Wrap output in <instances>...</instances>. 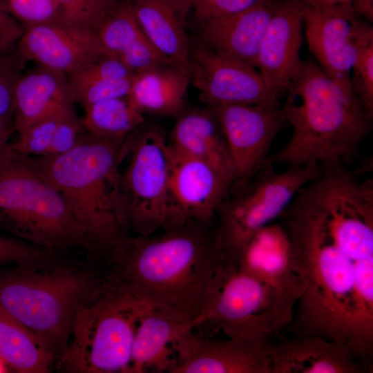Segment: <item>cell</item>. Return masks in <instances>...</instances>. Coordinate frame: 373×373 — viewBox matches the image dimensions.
<instances>
[{"instance_id":"cell-1","label":"cell","mask_w":373,"mask_h":373,"mask_svg":"<svg viewBox=\"0 0 373 373\" xmlns=\"http://www.w3.org/2000/svg\"><path fill=\"white\" fill-rule=\"evenodd\" d=\"M280 218L304 284L294 333L336 341L371 365L372 185L347 173H325L300 188Z\"/></svg>"},{"instance_id":"cell-2","label":"cell","mask_w":373,"mask_h":373,"mask_svg":"<svg viewBox=\"0 0 373 373\" xmlns=\"http://www.w3.org/2000/svg\"><path fill=\"white\" fill-rule=\"evenodd\" d=\"M210 224L189 220L157 235L126 233L99 259L104 292L195 327L222 262Z\"/></svg>"},{"instance_id":"cell-3","label":"cell","mask_w":373,"mask_h":373,"mask_svg":"<svg viewBox=\"0 0 373 373\" xmlns=\"http://www.w3.org/2000/svg\"><path fill=\"white\" fill-rule=\"evenodd\" d=\"M282 104L286 124L292 128L287 142L269 155L260 167L282 164L321 168L347 166L359 155L371 122L352 88L330 77L307 58L292 80Z\"/></svg>"},{"instance_id":"cell-4","label":"cell","mask_w":373,"mask_h":373,"mask_svg":"<svg viewBox=\"0 0 373 373\" xmlns=\"http://www.w3.org/2000/svg\"><path fill=\"white\" fill-rule=\"evenodd\" d=\"M48 250L0 269V305L28 327L56 359L70 338L77 309L104 294L98 262L88 254Z\"/></svg>"},{"instance_id":"cell-5","label":"cell","mask_w":373,"mask_h":373,"mask_svg":"<svg viewBox=\"0 0 373 373\" xmlns=\"http://www.w3.org/2000/svg\"><path fill=\"white\" fill-rule=\"evenodd\" d=\"M122 147L85 130L69 151L33 157L84 230L88 254L97 258L128 232L122 225L119 201Z\"/></svg>"},{"instance_id":"cell-6","label":"cell","mask_w":373,"mask_h":373,"mask_svg":"<svg viewBox=\"0 0 373 373\" xmlns=\"http://www.w3.org/2000/svg\"><path fill=\"white\" fill-rule=\"evenodd\" d=\"M0 228L35 246L84 251L86 233L32 156L8 143L0 158Z\"/></svg>"},{"instance_id":"cell-7","label":"cell","mask_w":373,"mask_h":373,"mask_svg":"<svg viewBox=\"0 0 373 373\" xmlns=\"http://www.w3.org/2000/svg\"><path fill=\"white\" fill-rule=\"evenodd\" d=\"M322 171L314 163L283 172L265 165L249 179L235 180L216 215L214 240L222 260L234 263L251 237L280 218L300 189Z\"/></svg>"},{"instance_id":"cell-8","label":"cell","mask_w":373,"mask_h":373,"mask_svg":"<svg viewBox=\"0 0 373 373\" xmlns=\"http://www.w3.org/2000/svg\"><path fill=\"white\" fill-rule=\"evenodd\" d=\"M146 304L106 293L80 307L69 342L57 359L69 373H129L132 347Z\"/></svg>"},{"instance_id":"cell-9","label":"cell","mask_w":373,"mask_h":373,"mask_svg":"<svg viewBox=\"0 0 373 373\" xmlns=\"http://www.w3.org/2000/svg\"><path fill=\"white\" fill-rule=\"evenodd\" d=\"M118 191L124 228L134 235L149 236L169 226L171 153L163 131L141 125L124 143Z\"/></svg>"},{"instance_id":"cell-10","label":"cell","mask_w":373,"mask_h":373,"mask_svg":"<svg viewBox=\"0 0 373 373\" xmlns=\"http://www.w3.org/2000/svg\"><path fill=\"white\" fill-rule=\"evenodd\" d=\"M276 292L236 263L222 260L202 323H211L228 338L269 341L293 321Z\"/></svg>"},{"instance_id":"cell-11","label":"cell","mask_w":373,"mask_h":373,"mask_svg":"<svg viewBox=\"0 0 373 373\" xmlns=\"http://www.w3.org/2000/svg\"><path fill=\"white\" fill-rule=\"evenodd\" d=\"M304 7L309 50L330 77L352 88L353 62L358 50L373 41L372 26L350 6Z\"/></svg>"},{"instance_id":"cell-12","label":"cell","mask_w":373,"mask_h":373,"mask_svg":"<svg viewBox=\"0 0 373 373\" xmlns=\"http://www.w3.org/2000/svg\"><path fill=\"white\" fill-rule=\"evenodd\" d=\"M190 83L206 106L229 104L281 106L256 69L191 42L187 62Z\"/></svg>"},{"instance_id":"cell-13","label":"cell","mask_w":373,"mask_h":373,"mask_svg":"<svg viewBox=\"0 0 373 373\" xmlns=\"http://www.w3.org/2000/svg\"><path fill=\"white\" fill-rule=\"evenodd\" d=\"M209 107L221 125L236 180L249 179L269 155L275 137L286 124L282 106L229 104Z\"/></svg>"},{"instance_id":"cell-14","label":"cell","mask_w":373,"mask_h":373,"mask_svg":"<svg viewBox=\"0 0 373 373\" xmlns=\"http://www.w3.org/2000/svg\"><path fill=\"white\" fill-rule=\"evenodd\" d=\"M193 330L175 345L177 365L172 373H271L269 341L213 339Z\"/></svg>"},{"instance_id":"cell-15","label":"cell","mask_w":373,"mask_h":373,"mask_svg":"<svg viewBox=\"0 0 373 373\" xmlns=\"http://www.w3.org/2000/svg\"><path fill=\"white\" fill-rule=\"evenodd\" d=\"M170 149L168 227L189 220L211 223L232 184L209 163Z\"/></svg>"},{"instance_id":"cell-16","label":"cell","mask_w":373,"mask_h":373,"mask_svg":"<svg viewBox=\"0 0 373 373\" xmlns=\"http://www.w3.org/2000/svg\"><path fill=\"white\" fill-rule=\"evenodd\" d=\"M22 28L16 50L25 64L32 61L68 76L107 54L93 31L59 21Z\"/></svg>"},{"instance_id":"cell-17","label":"cell","mask_w":373,"mask_h":373,"mask_svg":"<svg viewBox=\"0 0 373 373\" xmlns=\"http://www.w3.org/2000/svg\"><path fill=\"white\" fill-rule=\"evenodd\" d=\"M304 6L299 0H278L262 39L256 68L268 89L279 99L298 73Z\"/></svg>"},{"instance_id":"cell-18","label":"cell","mask_w":373,"mask_h":373,"mask_svg":"<svg viewBox=\"0 0 373 373\" xmlns=\"http://www.w3.org/2000/svg\"><path fill=\"white\" fill-rule=\"evenodd\" d=\"M234 263L271 288L289 309L294 310L304 284L296 270L282 225L269 224L257 231Z\"/></svg>"},{"instance_id":"cell-19","label":"cell","mask_w":373,"mask_h":373,"mask_svg":"<svg viewBox=\"0 0 373 373\" xmlns=\"http://www.w3.org/2000/svg\"><path fill=\"white\" fill-rule=\"evenodd\" d=\"M278 0H265L227 17L198 22L200 44L256 68L260 45Z\"/></svg>"},{"instance_id":"cell-20","label":"cell","mask_w":373,"mask_h":373,"mask_svg":"<svg viewBox=\"0 0 373 373\" xmlns=\"http://www.w3.org/2000/svg\"><path fill=\"white\" fill-rule=\"evenodd\" d=\"M271 373H361L367 370L344 345L316 336L270 345Z\"/></svg>"},{"instance_id":"cell-21","label":"cell","mask_w":373,"mask_h":373,"mask_svg":"<svg viewBox=\"0 0 373 373\" xmlns=\"http://www.w3.org/2000/svg\"><path fill=\"white\" fill-rule=\"evenodd\" d=\"M168 142L173 151L209 163L230 183L236 180L225 137L210 107L185 109L178 116Z\"/></svg>"},{"instance_id":"cell-22","label":"cell","mask_w":373,"mask_h":373,"mask_svg":"<svg viewBox=\"0 0 373 373\" xmlns=\"http://www.w3.org/2000/svg\"><path fill=\"white\" fill-rule=\"evenodd\" d=\"M129 1L147 39L168 61L186 69L191 47L186 28L191 11L187 0Z\"/></svg>"},{"instance_id":"cell-23","label":"cell","mask_w":373,"mask_h":373,"mask_svg":"<svg viewBox=\"0 0 373 373\" xmlns=\"http://www.w3.org/2000/svg\"><path fill=\"white\" fill-rule=\"evenodd\" d=\"M17 133L37 120L74 104L66 75L37 64L19 75L13 93Z\"/></svg>"},{"instance_id":"cell-24","label":"cell","mask_w":373,"mask_h":373,"mask_svg":"<svg viewBox=\"0 0 373 373\" xmlns=\"http://www.w3.org/2000/svg\"><path fill=\"white\" fill-rule=\"evenodd\" d=\"M195 328L149 309L140 318L135 335L129 373H172L177 365L175 345Z\"/></svg>"},{"instance_id":"cell-25","label":"cell","mask_w":373,"mask_h":373,"mask_svg":"<svg viewBox=\"0 0 373 373\" xmlns=\"http://www.w3.org/2000/svg\"><path fill=\"white\" fill-rule=\"evenodd\" d=\"M187 70L166 63L135 75L128 98L143 114L178 116L185 110Z\"/></svg>"},{"instance_id":"cell-26","label":"cell","mask_w":373,"mask_h":373,"mask_svg":"<svg viewBox=\"0 0 373 373\" xmlns=\"http://www.w3.org/2000/svg\"><path fill=\"white\" fill-rule=\"evenodd\" d=\"M84 131L74 104H71L19 131L17 140L10 145L29 156L57 155L72 149Z\"/></svg>"},{"instance_id":"cell-27","label":"cell","mask_w":373,"mask_h":373,"mask_svg":"<svg viewBox=\"0 0 373 373\" xmlns=\"http://www.w3.org/2000/svg\"><path fill=\"white\" fill-rule=\"evenodd\" d=\"M0 358L17 373H47L57 360L28 327L1 305Z\"/></svg>"},{"instance_id":"cell-28","label":"cell","mask_w":373,"mask_h":373,"mask_svg":"<svg viewBox=\"0 0 373 373\" xmlns=\"http://www.w3.org/2000/svg\"><path fill=\"white\" fill-rule=\"evenodd\" d=\"M84 111L80 120L86 131L121 146L145 122L144 114L133 105L128 96L102 101Z\"/></svg>"},{"instance_id":"cell-29","label":"cell","mask_w":373,"mask_h":373,"mask_svg":"<svg viewBox=\"0 0 373 373\" xmlns=\"http://www.w3.org/2000/svg\"><path fill=\"white\" fill-rule=\"evenodd\" d=\"M95 33L106 53L117 57L144 35L129 0H117Z\"/></svg>"},{"instance_id":"cell-30","label":"cell","mask_w":373,"mask_h":373,"mask_svg":"<svg viewBox=\"0 0 373 373\" xmlns=\"http://www.w3.org/2000/svg\"><path fill=\"white\" fill-rule=\"evenodd\" d=\"M133 79V77L122 79L70 80L68 79V81L73 102L74 104H79L84 108L102 101L127 97L131 88Z\"/></svg>"},{"instance_id":"cell-31","label":"cell","mask_w":373,"mask_h":373,"mask_svg":"<svg viewBox=\"0 0 373 373\" xmlns=\"http://www.w3.org/2000/svg\"><path fill=\"white\" fill-rule=\"evenodd\" d=\"M117 0H57L59 21L81 29L96 32L108 12Z\"/></svg>"},{"instance_id":"cell-32","label":"cell","mask_w":373,"mask_h":373,"mask_svg":"<svg viewBox=\"0 0 373 373\" xmlns=\"http://www.w3.org/2000/svg\"><path fill=\"white\" fill-rule=\"evenodd\" d=\"M350 82L367 115L373 118V41L363 46L353 62Z\"/></svg>"},{"instance_id":"cell-33","label":"cell","mask_w":373,"mask_h":373,"mask_svg":"<svg viewBox=\"0 0 373 373\" xmlns=\"http://www.w3.org/2000/svg\"><path fill=\"white\" fill-rule=\"evenodd\" d=\"M6 3L9 13L22 27L59 20L57 0H6Z\"/></svg>"},{"instance_id":"cell-34","label":"cell","mask_w":373,"mask_h":373,"mask_svg":"<svg viewBox=\"0 0 373 373\" xmlns=\"http://www.w3.org/2000/svg\"><path fill=\"white\" fill-rule=\"evenodd\" d=\"M25 63L16 47L0 54V119H13V93L16 82L23 71Z\"/></svg>"},{"instance_id":"cell-35","label":"cell","mask_w":373,"mask_h":373,"mask_svg":"<svg viewBox=\"0 0 373 373\" xmlns=\"http://www.w3.org/2000/svg\"><path fill=\"white\" fill-rule=\"evenodd\" d=\"M67 77L70 80L122 79L133 78L135 75L117 56L106 54Z\"/></svg>"},{"instance_id":"cell-36","label":"cell","mask_w":373,"mask_h":373,"mask_svg":"<svg viewBox=\"0 0 373 373\" xmlns=\"http://www.w3.org/2000/svg\"><path fill=\"white\" fill-rule=\"evenodd\" d=\"M118 57L135 75L159 65L170 63L145 35L123 51Z\"/></svg>"},{"instance_id":"cell-37","label":"cell","mask_w":373,"mask_h":373,"mask_svg":"<svg viewBox=\"0 0 373 373\" xmlns=\"http://www.w3.org/2000/svg\"><path fill=\"white\" fill-rule=\"evenodd\" d=\"M265 0H187L198 21L234 15Z\"/></svg>"},{"instance_id":"cell-38","label":"cell","mask_w":373,"mask_h":373,"mask_svg":"<svg viewBox=\"0 0 373 373\" xmlns=\"http://www.w3.org/2000/svg\"><path fill=\"white\" fill-rule=\"evenodd\" d=\"M48 250L0 234V265L26 262L43 256Z\"/></svg>"},{"instance_id":"cell-39","label":"cell","mask_w":373,"mask_h":373,"mask_svg":"<svg viewBox=\"0 0 373 373\" xmlns=\"http://www.w3.org/2000/svg\"><path fill=\"white\" fill-rule=\"evenodd\" d=\"M22 32L21 25L8 11L6 0H0V54L13 50Z\"/></svg>"},{"instance_id":"cell-40","label":"cell","mask_w":373,"mask_h":373,"mask_svg":"<svg viewBox=\"0 0 373 373\" xmlns=\"http://www.w3.org/2000/svg\"><path fill=\"white\" fill-rule=\"evenodd\" d=\"M305 6H350L354 8L359 16L372 22L373 0H299Z\"/></svg>"},{"instance_id":"cell-41","label":"cell","mask_w":373,"mask_h":373,"mask_svg":"<svg viewBox=\"0 0 373 373\" xmlns=\"http://www.w3.org/2000/svg\"><path fill=\"white\" fill-rule=\"evenodd\" d=\"M14 131L13 119H0V158L8 144V138Z\"/></svg>"},{"instance_id":"cell-42","label":"cell","mask_w":373,"mask_h":373,"mask_svg":"<svg viewBox=\"0 0 373 373\" xmlns=\"http://www.w3.org/2000/svg\"><path fill=\"white\" fill-rule=\"evenodd\" d=\"M10 369L6 363L0 358V373L8 372Z\"/></svg>"}]
</instances>
